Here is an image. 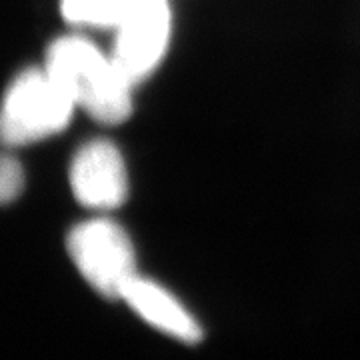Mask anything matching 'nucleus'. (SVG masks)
Returning <instances> with one entry per match:
<instances>
[{"label": "nucleus", "mask_w": 360, "mask_h": 360, "mask_svg": "<svg viewBox=\"0 0 360 360\" xmlns=\"http://www.w3.org/2000/svg\"><path fill=\"white\" fill-rule=\"evenodd\" d=\"M46 70L98 122L118 124L132 112V82L115 58H106L82 37L54 40L46 51Z\"/></svg>", "instance_id": "f257e3e1"}, {"label": "nucleus", "mask_w": 360, "mask_h": 360, "mask_svg": "<svg viewBox=\"0 0 360 360\" xmlns=\"http://www.w3.org/2000/svg\"><path fill=\"white\" fill-rule=\"evenodd\" d=\"M75 101L49 70L30 68L14 78L2 108V139L20 146L66 129Z\"/></svg>", "instance_id": "f03ea898"}, {"label": "nucleus", "mask_w": 360, "mask_h": 360, "mask_svg": "<svg viewBox=\"0 0 360 360\" xmlns=\"http://www.w3.org/2000/svg\"><path fill=\"white\" fill-rule=\"evenodd\" d=\"M68 252L78 272L104 298H122L136 276V258L129 234L106 219L86 220L68 234Z\"/></svg>", "instance_id": "7ed1b4c3"}, {"label": "nucleus", "mask_w": 360, "mask_h": 360, "mask_svg": "<svg viewBox=\"0 0 360 360\" xmlns=\"http://www.w3.org/2000/svg\"><path fill=\"white\" fill-rule=\"evenodd\" d=\"M115 63L132 84L155 70L170 39L168 0H134L122 22L116 26Z\"/></svg>", "instance_id": "20e7f679"}, {"label": "nucleus", "mask_w": 360, "mask_h": 360, "mask_svg": "<svg viewBox=\"0 0 360 360\" xmlns=\"http://www.w3.org/2000/svg\"><path fill=\"white\" fill-rule=\"evenodd\" d=\"M70 186L80 205L116 208L127 200L129 176L120 150L110 141H90L72 158Z\"/></svg>", "instance_id": "39448f33"}, {"label": "nucleus", "mask_w": 360, "mask_h": 360, "mask_svg": "<svg viewBox=\"0 0 360 360\" xmlns=\"http://www.w3.org/2000/svg\"><path fill=\"white\" fill-rule=\"evenodd\" d=\"M122 298L129 302L139 316H142L158 330L174 336L182 342H188V345H194L202 338V330H200L198 322L194 321L188 314V310L162 286L150 283L146 278H141L136 274L124 286Z\"/></svg>", "instance_id": "423d86ee"}, {"label": "nucleus", "mask_w": 360, "mask_h": 360, "mask_svg": "<svg viewBox=\"0 0 360 360\" xmlns=\"http://www.w3.org/2000/svg\"><path fill=\"white\" fill-rule=\"evenodd\" d=\"M132 2L134 0H63V16L70 25L116 28Z\"/></svg>", "instance_id": "0eeeda50"}, {"label": "nucleus", "mask_w": 360, "mask_h": 360, "mask_svg": "<svg viewBox=\"0 0 360 360\" xmlns=\"http://www.w3.org/2000/svg\"><path fill=\"white\" fill-rule=\"evenodd\" d=\"M22 184H25V172H22L20 165L11 156H4L2 168H0V198H2V202L14 200L22 191Z\"/></svg>", "instance_id": "6e6552de"}]
</instances>
